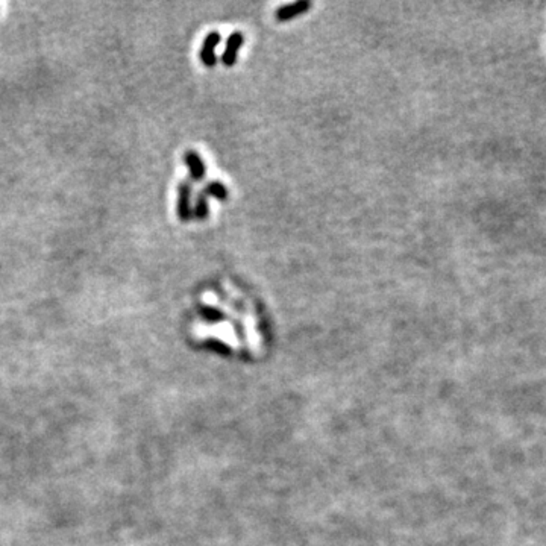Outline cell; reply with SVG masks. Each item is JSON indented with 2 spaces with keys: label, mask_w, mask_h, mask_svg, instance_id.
Wrapping results in <instances>:
<instances>
[{
  "label": "cell",
  "mask_w": 546,
  "mask_h": 546,
  "mask_svg": "<svg viewBox=\"0 0 546 546\" xmlns=\"http://www.w3.org/2000/svg\"><path fill=\"white\" fill-rule=\"evenodd\" d=\"M222 42V35L219 32H210V34L203 40V44L201 49V60L207 67H214L217 64L216 56V47Z\"/></svg>",
  "instance_id": "6da1fadb"
},
{
  "label": "cell",
  "mask_w": 546,
  "mask_h": 546,
  "mask_svg": "<svg viewBox=\"0 0 546 546\" xmlns=\"http://www.w3.org/2000/svg\"><path fill=\"white\" fill-rule=\"evenodd\" d=\"M202 193L207 194L208 198L211 196V198H214L217 201H226L228 199V189L225 187V184L220 182V181L210 182L205 187V189L202 190Z\"/></svg>",
  "instance_id": "8992f818"
},
{
  "label": "cell",
  "mask_w": 546,
  "mask_h": 546,
  "mask_svg": "<svg viewBox=\"0 0 546 546\" xmlns=\"http://www.w3.org/2000/svg\"><path fill=\"white\" fill-rule=\"evenodd\" d=\"M243 43H244V35L241 32H234V34H231L230 38H228L225 52L222 55V62L226 67H232L235 61H237L239 49L243 46Z\"/></svg>",
  "instance_id": "277c9868"
},
{
  "label": "cell",
  "mask_w": 546,
  "mask_h": 546,
  "mask_svg": "<svg viewBox=\"0 0 546 546\" xmlns=\"http://www.w3.org/2000/svg\"><path fill=\"white\" fill-rule=\"evenodd\" d=\"M201 312H202L203 317H205V319L210 321V322H222L225 319L223 313L219 312V309L214 308V307H210V305L205 307V305H203L201 308Z\"/></svg>",
  "instance_id": "ba28073f"
},
{
  "label": "cell",
  "mask_w": 546,
  "mask_h": 546,
  "mask_svg": "<svg viewBox=\"0 0 546 546\" xmlns=\"http://www.w3.org/2000/svg\"><path fill=\"white\" fill-rule=\"evenodd\" d=\"M309 8H312V2L309 0H299V2L284 5L278 8L275 12V19L278 22H289L291 19H296L298 15L305 14Z\"/></svg>",
  "instance_id": "7a4b0ae2"
},
{
  "label": "cell",
  "mask_w": 546,
  "mask_h": 546,
  "mask_svg": "<svg viewBox=\"0 0 546 546\" xmlns=\"http://www.w3.org/2000/svg\"><path fill=\"white\" fill-rule=\"evenodd\" d=\"M194 216L198 220H205L208 217V196L201 191L194 207Z\"/></svg>",
  "instance_id": "52a82bcc"
},
{
  "label": "cell",
  "mask_w": 546,
  "mask_h": 546,
  "mask_svg": "<svg viewBox=\"0 0 546 546\" xmlns=\"http://www.w3.org/2000/svg\"><path fill=\"white\" fill-rule=\"evenodd\" d=\"M184 160H185V164L190 170V176L194 181H201L205 176L207 170H205V164H203V161L201 158V155L194 151H189L185 152L184 155Z\"/></svg>",
  "instance_id": "5b68a950"
},
{
  "label": "cell",
  "mask_w": 546,
  "mask_h": 546,
  "mask_svg": "<svg viewBox=\"0 0 546 546\" xmlns=\"http://www.w3.org/2000/svg\"><path fill=\"white\" fill-rule=\"evenodd\" d=\"M190 196H191V185L189 181H182L179 184V189H178V216L182 222H189L191 219Z\"/></svg>",
  "instance_id": "3957f363"
}]
</instances>
